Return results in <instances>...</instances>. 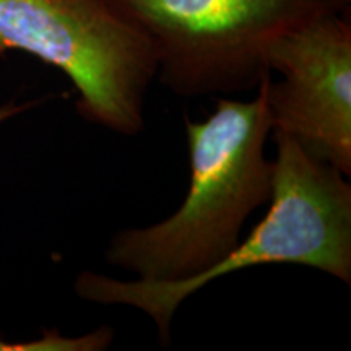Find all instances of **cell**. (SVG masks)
Listing matches in <instances>:
<instances>
[{"instance_id": "cell-1", "label": "cell", "mask_w": 351, "mask_h": 351, "mask_svg": "<svg viewBox=\"0 0 351 351\" xmlns=\"http://www.w3.org/2000/svg\"><path fill=\"white\" fill-rule=\"evenodd\" d=\"M263 80L249 101L219 98L204 121L186 117L191 181L181 207L155 225L117 231L108 263L140 280H192L225 258L249 217L269 204L274 160Z\"/></svg>"}, {"instance_id": "cell-2", "label": "cell", "mask_w": 351, "mask_h": 351, "mask_svg": "<svg viewBox=\"0 0 351 351\" xmlns=\"http://www.w3.org/2000/svg\"><path fill=\"white\" fill-rule=\"evenodd\" d=\"M271 137L276 155L269 212L217 265L181 282L117 280L85 270L75 280L77 295L99 306L142 311L166 345L182 301L215 280L249 267L295 263L351 285V186L346 176L314 160L288 135Z\"/></svg>"}, {"instance_id": "cell-7", "label": "cell", "mask_w": 351, "mask_h": 351, "mask_svg": "<svg viewBox=\"0 0 351 351\" xmlns=\"http://www.w3.org/2000/svg\"><path fill=\"white\" fill-rule=\"evenodd\" d=\"M32 106H34V103H26V104H21V106H15V104H5V106L0 108V124L8 119H12L13 116H16V114H20L21 111H25V109H28Z\"/></svg>"}, {"instance_id": "cell-3", "label": "cell", "mask_w": 351, "mask_h": 351, "mask_svg": "<svg viewBox=\"0 0 351 351\" xmlns=\"http://www.w3.org/2000/svg\"><path fill=\"white\" fill-rule=\"evenodd\" d=\"M145 38L156 78L182 98L254 90L274 44L351 0H108Z\"/></svg>"}, {"instance_id": "cell-6", "label": "cell", "mask_w": 351, "mask_h": 351, "mask_svg": "<svg viewBox=\"0 0 351 351\" xmlns=\"http://www.w3.org/2000/svg\"><path fill=\"white\" fill-rule=\"evenodd\" d=\"M72 348V339L62 337L57 332H46L43 339L26 341V343H10L0 337V351H69Z\"/></svg>"}, {"instance_id": "cell-5", "label": "cell", "mask_w": 351, "mask_h": 351, "mask_svg": "<svg viewBox=\"0 0 351 351\" xmlns=\"http://www.w3.org/2000/svg\"><path fill=\"white\" fill-rule=\"evenodd\" d=\"M263 78L271 134H285L346 178L351 176V21L320 16L270 47Z\"/></svg>"}, {"instance_id": "cell-4", "label": "cell", "mask_w": 351, "mask_h": 351, "mask_svg": "<svg viewBox=\"0 0 351 351\" xmlns=\"http://www.w3.org/2000/svg\"><path fill=\"white\" fill-rule=\"evenodd\" d=\"M13 51L62 72L90 124L125 137L142 132L155 57L108 0H0V57Z\"/></svg>"}]
</instances>
